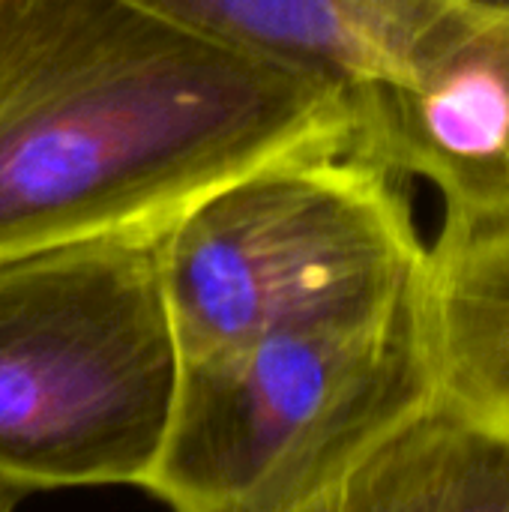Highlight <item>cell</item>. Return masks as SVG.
Returning <instances> with one entry per match:
<instances>
[{
  "mask_svg": "<svg viewBox=\"0 0 509 512\" xmlns=\"http://www.w3.org/2000/svg\"><path fill=\"white\" fill-rule=\"evenodd\" d=\"M354 102L126 0H0V258L156 240L270 165L351 153Z\"/></svg>",
  "mask_w": 509,
  "mask_h": 512,
  "instance_id": "6da1fadb",
  "label": "cell"
},
{
  "mask_svg": "<svg viewBox=\"0 0 509 512\" xmlns=\"http://www.w3.org/2000/svg\"><path fill=\"white\" fill-rule=\"evenodd\" d=\"M180 378L156 240L0 258V477L21 492L138 486Z\"/></svg>",
  "mask_w": 509,
  "mask_h": 512,
  "instance_id": "7a4b0ae2",
  "label": "cell"
},
{
  "mask_svg": "<svg viewBox=\"0 0 509 512\" xmlns=\"http://www.w3.org/2000/svg\"><path fill=\"white\" fill-rule=\"evenodd\" d=\"M423 252L408 183L354 153L252 171L156 237L180 360L378 318L411 297Z\"/></svg>",
  "mask_w": 509,
  "mask_h": 512,
  "instance_id": "3957f363",
  "label": "cell"
},
{
  "mask_svg": "<svg viewBox=\"0 0 509 512\" xmlns=\"http://www.w3.org/2000/svg\"><path fill=\"white\" fill-rule=\"evenodd\" d=\"M414 291L378 318L183 357L141 489L174 512H279L330 480L432 402Z\"/></svg>",
  "mask_w": 509,
  "mask_h": 512,
  "instance_id": "277c9868",
  "label": "cell"
},
{
  "mask_svg": "<svg viewBox=\"0 0 509 512\" xmlns=\"http://www.w3.org/2000/svg\"><path fill=\"white\" fill-rule=\"evenodd\" d=\"M351 153L444 213L509 219V0H435L402 78L357 105Z\"/></svg>",
  "mask_w": 509,
  "mask_h": 512,
  "instance_id": "5b68a950",
  "label": "cell"
},
{
  "mask_svg": "<svg viewBox=\"0 0 509 512\" xmlns=\"http://www.w3.org/2000/svg\"><path fill=\"white\" fill-rule=\"evenodd\" d=\"M240 57L345 93L354 108L405 72L435 0H126Z\"/></svg>",
  "mask_w": 509,
  "mask_h": 512,
  "instance_id": "8992f818",
  "label": "cell"
},
{
  "mask_svg": "<svg viewBox=\"0 0 509 512\" xmlns=\"http://www.w3.org/2000/svg\"><path fill=\"white\" fill-rule=\"evenodd\" d=\"M414 294L432 399L509 444V219L444 213Z\"/></svg>",
  "mask_w": 509,
  "mask_h": 512,
  "instance_id": "52a82bcc",
  "label": "cell"
},
{
  "mask_svg": "<svg viewBox=\"0 0 509 512\" xmlns=\"http://www.w3.org/2000/svg\"><path fill=\"white\" fill-rule=\"evenodd\" d=\"M279 512H509V444L432 399Z\"/></svg>",
  "mask_w": 509,
  "mask_h": 512,
  "instance_id": "ba28073f",
  "label": "cell"
},
{
  "mask_svg": "<svg viewBox=\"0 0 509 512\" xmlns=\"http://www.w3.org/2000/svg\"><path fill=\"white\" fill-rule=\"evenodd\" d=\"M21 489L18 486H12V483H6L3 477H0V512H12L15 510V504L21 501Z\"/></svg>",
  "mask_w": 509,
  "mask_h": 512,
  "instance_id": "9c48e42d",
  "label": "cell"
}]
</instances>
